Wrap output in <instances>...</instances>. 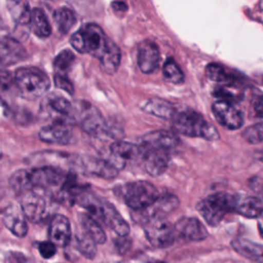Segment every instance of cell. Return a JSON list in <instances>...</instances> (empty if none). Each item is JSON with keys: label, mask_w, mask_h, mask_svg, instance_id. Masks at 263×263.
Returning <instances> with one entry per match:
<instances>
[{"label": "cell", "mask_w": 263, "mask_h": 263, "mask_svg": "<svg viewBox=\"0 0 263 263\" xmlns=\"http://www.w3.org/2000/svg\"><path fill=\"white\" fill-rule=\"evenodd\" d=\"M113 42L104 30L93 23L84 24L70 38V43L75 50L80 53L91 54L99 61Z\"/></svg>", "instance_id": "cell-1"}, {"label": "cell", "mask_w": 263, "mask_h": 263, "mask_svg": "<svg viewBox=\"0 0 263 263\" xmlns=\"http://www.w3.org/2000/svg\"><path fill=\"white\" fill-rule=\"evenodd\" d=\"M172 125L175 132L186 137L202 138L208 141L219 139L217 128L192 109H178L172 118Z\"/></svg>", "instance_id": "cell-2"}, {"label": "cell", "mask_w": 263, "mask_h": 263, "mask_svg": "<svg viewBox=\"0 0 263 263\" xmlns=\"http://www.w3.org/2000/svg\"><path fill=\"white\" fill-rule=\"evenodd\" d=\"M16 92L26 100H35L50 87L49 77L36 67L17 68L13 75Z\"/></svg>", "instance_id": "cell-3"}, {"label": "cell", "mask_w": 263, "mask_h": 263, "mask_svg": "<svg viewBox=\"0 0 263 263\" xmlns=\"http://www.w3.org/2000/svg\"><path fill=\"white\" fill-rule=\"evenodd\" d=\"M119 195L124 203L134 212L151 205L159 196L156 187L147 181H134L120 186Z\"/></svg>", "instance_id": "cell-4"}, {"label": "cell", "mask_w": 263, "mask_h": 263, "mask_svg": "<svg viewBox=\"0 0 263 263\" xmlns=\"http://www.w3.org/2000/svg\"><path fill=\"white\" fill-rule=\"evenodd\" d=\"M235 195L218 192L201 199L196 209L203 220L211 226H217L224 219L225 215L233 212Z\"/></svg>", "instance_id": "cell-5"}, {"label": "cell", "mask_w": 263, "mask_h": 263, "mask_svg": "<svg viewBox=\"0 0 263 263\" xmlns=\"http://www.w3.org/2000/svg\"><path fill=\"white\" fill-rule=\"evenodd\" d=\"M31 181L34 189L42 191H52L55 188L62 192L70 174H65L62 170L53 165H43L30 170Z\"/></svg>", "instance_id": "cell-6"}, {"label": "cell", "mask_w": 263, "mask_h": 263, "mask_svg": "<svg viewBox=\"0 0 263 263\" xmlns=\"http://www.w3.org/2000/svg\"><path fill=\"white\" fill-rule=\"evenodd\" d=\"M41 109L44 114L52 118L53 122H64L72 124L77 119V111L75 107L58 93H49L41 102Z\"/></svg>", "instance_id": "cell-7"}, {"label": "cell", "mask_w": 263, "mask_h": 263, "mask_svg": "<svg viewBox=\"0 0 263 263\" xmlns=\"http://www.w3.org/2000/svg\"><path fill=\"white\" fill-rule=\"evenodd\" d=\"M144 232L149 242L155 248H167L176 240L175 225L165 218H155L144 224Z\"/></svg>", "instance_id": "cell-8"}, {"label": "cell", "mask_w": 263, "mask_h": 263, "mask_svg": "<svg viewBox=\"0 0 263 263\" xmlns=\"http://www.w3.org/2000/svg\"><path fill=\"white\" fill-rule=\"evenodd\" d=\"M71 166L79 170L85 175L104 179H113L119 173V170L108 159L97 158L88 155L73 157L71 160Z\"/></svg>", "instance_id": "cell-9"}, {"label": "cell", "mask_w": 263, "mask_h": 263, "mask_svg": "<svg viewBox=\"0 0 263 263\" xmlns=\"http://www.w3.org/2000/svg\"><path fill=\"white\" fill-rule=\"evenodd\" d=\"M81 126L83 130L96 138H115L118 139L119 132L109 124L103 116L93 108H83Z\"/></svg>", "instance_id": "cell-10"}, {"label": "cell", "mask_w": 263, "mask_h": 263, "mask_svg": "<svg viewBox=\"0 0 263 263\" xmlns=\"http://www.w3.org/2000/svg\"><path fill=\"white\" fill-rule=\"evenodd\" d=\"M39 189H32L21 195V209L27 220L32 223L41 222L48 213V202Z\"/></svg>", "instance_id": "cell-11"}, {"label": "cell", "mask_w": 263, "mask_h": 263, "mask_svg": "<svg viewBox=\"0 0 263 263\" xmlns=\"http://www.w3.org/2000/svg\"><path fill=\"white\" fill-rule=\"evenodd\" d=\"M179 206V199L176 195L165 193L159 195L157 199L148 208L135 212L133 214V218L135 221L139 223H143V225L155 218H165V216L173 211H175Z\"/></svg>", "instance_id": "cell-12"}, {"label": "cell", "mask_w": 263, "mask_h": 263, "mask_svg": "<svg viewBox=\"0 0 263 263\" xmlns=\"http://www.w3.org/2000/svg\"><path fill=\"white\" fill-rule=\"evenodd\" d=\"M212 111L218 123L227 129H238L243 123L241 111L232 103L217 101L213 104Z\"/></svg>", "instance_id": "cell-13"}, {"label": "cell", "mask_w": 263, "mask_h": 263, "mask_svg": "<svg viewBox=\"0 0 263 263\" xmlns=\"http://www.w3.org/2000/svg\"><path fill=\"white\" fill-rule=\"evenodd\" d=\"M177 238L187 241H200L208 237V230L196 218L185 217L175 224Z\"/></svg>", "instance_id": "cell-14"}, {"label": "cell", "mask_w": 263, "mask_h": 263, "mask_svg": "<svg viewBox=\"0 0 263 263\" xmlns=\"http://www.w3.org/2000/svg\"><path fill=\"white\" fill-rule=\"evenodd\" d=\"M160 61V53L155 42L144 40L139 44L137 63L139 69L145 74H151L157 70Z\"/></svg>", "instance_id": "cell-15"}, {"label": "cell", "mask_w": 263, "mask_h": 263, "mask_svg": "<svg viewBox=\"0 0 263 263\" xmlns=\"http://www.w3.org/2000/svg\"><path fill=\"white\" fill-rule=\"evenodd\" d=\"M178 136L168 130H153L141 137V144L144 149L168 151L179 144Z\"/></svg>", "instance_id": "cell-16"}, {"label": "cell", "mask_w": 263, "mask_h": 263, "mask_svg": "<svg viewBox=\"0 0 263 263\" xmlns=\"http://www.w3.org/2000/svg\"><path fill=\"white\" fill-rule=\"evenodd\" d=\"M39 139L42 142L49 144L67 145L73 139V129L71 124L64 122H52L51 124L43 126L39 130Z\"/></svg>", "instance_id": "cell-17"}, {"label": "cell", "mask_w": 263, "mask_h": 263, "mask_svg": "<svg viewBox=\"0 0 263 263\" xmlns=\"http://www.w3.org/2000/svg\"><path fill=\"white\" fill-rule=\"evenodd\" d=\"M27 58L25 47L15 39L0 36V66H10Z\"/></svg>", "instance_id": "cell-18"}, {"label": "cell", "mask_w": 263, "mask_h": 263, "mask_svg": "<svg viewBox=\"0 0 263 263\" xmlns=\"http://www.w3.org/2000/svg\"><path fill=\"white\" fill-rule=\"evenodd\" d=\"M111 158L108 159L119 171L124 166L125 161L133 160L141 153V148L133 143L122 140L114 141L109 148Z\"/></svg>", "instance_id": "cell-19"}, {"label": "cell", "mask_w": 263, "mask_h": 263, "mask_svg": "<svg viewBox=\"0 0 263 263\" xmlns=\"http://www.w3.org/2000/svg\"><path fill=\"white\" fill-rule=\"evenodd\" d=\"M48 236L55 246L66 247L71 239V225L64 215H54L49 223Z\"/></svg>", "instance_id": "cell-20"}, {"label": "cell", "mask_w": 263, "mask_h": 263, "mask_svg": "<svg viewBox=\"0 0 263 263\" xmlns=\"http://www.w3.org/2000/svg\"><path fill=\"white\" fill-rule=\"evenodd\" d=\"M143 162L145 171L153 177H157L162 175L170 162L168 151L164 150H152L145 149L143 155Z\"/></svg>", "instance_id": "cell-21"}, {"label": "cell", "mask_w": 263, "mask_h": 263, "mask_svg": "<svg viewBox=\"0 0 263 263\" xmlns=\"http://www.w3.org/2000/svg\"><path fill=\"white\" fill-rule=\"evenodd\" d=\"M101 221L121 237H125L129 233V226L127 222L117 212L115 206L106 200L103 201Z\"/></svg>", "instance_id": "cell-22"}, {"label": "cell", "mask_w": 263, "mask_h": 263, "mask_svg": "<svg viewBox=\"0 0 263 263\" xmlns=\"http://www.w3.org/2000/svg\"><path fill=\"white\" fill-rule=\"evenodd\" d=\"M3 223L6 228L17 237H24L28 232L27 219L22 209L15 205H10L4 211Z\"/></svg>", "instance_id": "cell-23"}, {"label": "cell", "mask_w": 263, "mask_h": 263, "mask_svg": "<svg viewBox=\"0 0 263 263\" xmlns=\"http://www.w3.org/2000/svg\"><path fill=\"white\" fill-rule=\"evenodd\" d=\"M233 212L251 219L263 217V200L256 196L235 195Z\"/></svg>", "instance_id": "cell-24"}, {"label": "cell", "mask_w": 263, "mask_h": 263, "mask_svg": "<svg viewBox=\"0 0 263 263\" xmlns=\"http://www.w3.org/2000/svg\"><path fill=\"white\" fill-rule=\"evenodd\" d=\"M231 246L235 252L242 257L250 259L255 263H263V245L239 237L233 239Z\"/></svg>", "instance_id": "cell-25"}, {"label": "cell", "mask_w": 263, "mask_h": 263, "mask_svg": "<svg viewBox=\"0 0 263 263\" xmlns=\"http://www.w3.org/2000/svg\"><path fill=\"white\" fill-rule=\"evenodd\" d=\"M142 109L146 113L170 120L178 111V108L173 103L162 99H149L143 104Z\"/></svg>", "instance_id": "cell-26"}, {"label": "cell", "mask_w": 263, "mask_h": 263, "mask_svg": "<svg viewBox=\"0 0 263 263\" xmlns=\"http://www.w3.org/2000/svg\"><path fill=\"white\" fill-rule=\"evenodd\" d=\"M79 223L82 231L85 232L96 243H104L106 241V234L101 227L98 220L91 217L89 214L82 213L79 215Z\"/></svg>", "instance_id": "cell-27"}, {"label": "cell", "mask_w": 263, "mask_h": 263, "mask_svg": "<svg viewBox=\"0 0 263 263\" xmlns=\"http://www.w3.org/2000/svg\"><path fill=\"white\" fill-rule=\"evenodd\" d=\"M30 27L33 33L39 38H47L51 34V26L50 23L44 13V11L40 8H33L30 21Z\"/></svg>", "instance_id": "cell-28"}, {"label": "cell", "mask_w": 263, "mask_h": 263, "mask_svg": "<svg viewBox=\"0 0 263 263\" xmlns=\"http://www.w3.org/2000/svg\"><path fill=\"white\" fill-rule=\"evenodd\" d=\"M206 76L216 82L223 84H238V77L231 73L224 66L216 63H211L205 67Z\"/></svg>", "instance_id": "cell-29"}, {"label": "cell", "mask_w": 263, "mask_h": 263, "mask_svg": "<svg viewBox=\"0 0 263 263\" xmlns=\"http://www.w3.org/2000/svg\"><path fill=\"white\" fill-rule=\"evenodd\" d=\"M6 6L13 21L18 25H29L31 21L32 9L27 1H7Z\"/></svg>", "instance_id": "cell-30"}, {"label": "cell", "mask_w": 263, "mask_h": 263, "mask_svg": "<svg viewBox=\"0 0 263 263\" xmlns=\"http://www.w3.org/2000/svg\"><path fill=\"white\" fill-rule=\"evenodd\" d=\"M53 20L58 30L62 34H67L76 24L74 11L68 7H59L53 11Z\"/></svg>", "instance_id": "cell-31"}, {"label": "cell", "mask_w": 263, "mask_h": 263, "mask_svg": "<svg viewBox=\"0 0 263 263\" xmlns=\"http://www.w3.org/2000/svg\"><path fill=\"white\" fill-rule=\"evenodd\" d=\"M120 60H121L120 49L116 45V43L113 42L109 47V49L106 51V53L100 60V64L104 72H106L109 75H112L117 71L120 65Z\"/></svg>", "instance_id": "cell-32"}, {"label": "cell", "mask_w": 263, "mask_h": 263, "mask_svg": "<svg viewBox=\"0 0 263 263\" xmlns=\"http://www.w3.org/2000/svg\"><path fill=\"white\" fill-rule=\"evenodd\" d=\"M9 186L15 193L21 195L34 189L31 181L30 170H18L14 172L9 178Z\"/></svg>", "instance_id": "cell-33"}, {"label": "cell", "mask_w": 263, "mask_h": 263, "mask_svg": "<svg viewBox=\"0 0 263 263\" xmlns=\"http://www.w3.org/2000/svg\"><path fill=\"white\" fill-rule=\"evenodd\" d=\"M75 60L76 57L70 49H64L59 52L53 60V69L55 71V74L67 76V72L72 68Z\"/></svg>", "instance_id": "cell-34"}, {"label": "cell", "mask_w": 263, "mask_h": 263, "mask_svg": "<svg viewBox=\"0 0 263 263\" xmlns=\"http://www.w3.org/2000/svg\"><path fill=\"white\" fill-rule=\"evenodd\" d=\"M162 75L163 78L170 83L180 84L184 81V74L182 70L172 58H168L164 62L162 66Z\"/></svg>", "instance_id": "cell-35"}, {"label": "cell", "mask_w": 263, "mask_h": 263, "mask_svg": "<svg viewBox=\"0 0 263 263\" xmlns=\"http://www.w3.org/2000/svg\"><path fill=\"white\" fill-rule=\"evenodd\" d=\"M96 242L92 238H90L85 232L81 230V232L76 234V246L78 251L87 259H92L97 253Z\"/></svg>", "instance_id": "cell-36"}, {"label": "cell", "mask_w": 263, "mask_h": 263, "mask_svg": "<svg viewBox=\"0 0 263 263\" xmlns=\"http://www.w3.org/2000/svg\"><path fill=\"white\" fill-rule=\"evenodd\" d=\"M215 96L220 99V101H225L229 103H234L240 100L242 93L238 88V84H223L215 89Z\"/></svg>", "instance_id": "cell-37"}, {"label": "cell", "mask_w": 263, "mask_h": 263, "mask_svg": "<svg viewBox=\"0 0 263 263\" xmlns=\"http://www.w3.org/2000/svg\"><path fill=\"white\" fill-rule=\"evenodd\" d=\"M242 138L250 144L263 142V123H254L242 132Z\"/></svg>", "instance_id": "cell-38"}, {"label": "cell", "mask_w": 263, "mask_h": 263, "mask_svg": "<svg viewBox=\"0 0 263 263\" xmlns=\"http://www.w3.org/2000/svg\"><path fill=\"white\" fill-rule=\"evenodd\" d=\"M15 88L14 78L4 71H0V95H6Z\"/></svg>", "instance_id": "cell-39"}, {"label": "cell", "mask_w": 263, "mask_h": 263, "mask_svg": "<svg viewBox=\"0 0 263 263\" xmlns=\"http://www.w3.org/2000/svg\"><path fill=\"white\" fill-rule=\"evenodd\" d=\"M53 82H54V85L58 88L68 92L69 95H73L74 93V86H73L72 82L70 81V79L66 75L54 74Z\"/></svg>", "instance_id": "cell-40"}, {"label": "cell", "mask_w": 263, "mask_h": 263, "mask_svg": "<svg viewBox=\"0 0 263 263\" xmlns=\"http://www.w3.org/2000/svg\"><path fill=\"white\" fill-rule=\"evenodd\" d=\"M251 110L253 117L258 123H263V96L255 97L251 103Z\"/></svg>", "instance_id": "cell-41"}, {"label": "cell", "mask_w": 263, "mask_h": 263, "mask_svg": "<svg viewBox=\"0 0 263 263\" xmlns=\"http://www.w3.org/2000/svg\"><path fill=\"white\" fill-rule=\"evenodd\" d=\"M38 250L40 255L44 258V259H50L52 258L55 253H57V246L49 241H41L38 245Z\"/></svg>", "instance_id": "cell-42"}, {"label": "cell", "mask_w": 263, "mask_h": 263, "mask_svg": "<svg viewBox=\"0 0 263 263\" xmlns=\"http://www.w3.org/2000/svg\"><path fill=\"white\" fill-rule=\"evenodd\" d=\"M11 259H12L11 260L12 263H35L33 260H31L30 258L24 257L22 254H18V258H15L14 254H12Z\"/></svg>", "instance_id": "cell-43"}, {"label": "cell", "mask_w": 263, "mask_h": 263, "mask_svg": "<svg viewBox=\"0 0 263 263\" xmlns=\"http://www.w3.org/2000/svg\"><path fill=\"white\" fill-rule=\"evenodd\" d=\"M111 5H112V8L115 10H119V11L127 10V5L124 2H113Z\"/></svg>", "instance_id": "cell-44"}, {"label": "cell", "mask_w": 263, "mask_h": 263, "mask_svg": "<svg viewBox=\"0 0 263 263\" xmlns=\"http://www.w3.org/2000/svg\"><path fill=\"white\" fill-rule=\"evenodd\" d=\"M254 154H255V157H256L258 160H260V161L263 162V150L256 151Z\"/></svg>", "instance_id": "cell-45"}, {"label": "cell", "mask_w": 263, "mask_h": 263, "mask_svg": "<svg viewBox=\"0 0 263 263\" xmlns=\"http://www.w3.org/2000/svg\"><path fill=\"white\" fill-rule=\"evenodd\" d=\"M148 263H165L163 261H151V262H148Z\"/></svg>", "instance_id": "cell-46"}]
</instances>
